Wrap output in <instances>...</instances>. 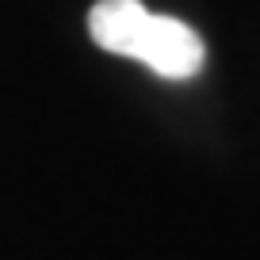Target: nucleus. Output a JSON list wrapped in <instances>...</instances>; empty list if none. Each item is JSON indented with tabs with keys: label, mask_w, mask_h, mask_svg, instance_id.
I'll use <instances>...</instances> for the list:
<instances>
[{
	"label": "nucleus",
	"mask_w": 260,
	"mask_h": 260,
	"mask_svg": "<svg viewBox=\"0 0 260 260\" xmlns=\"http://www.w3.org/2000/svg\"><path fill=\"white\" fill-rule=\"evenodd\" d=\"M88 35L100 50L149 65L165 81H191L203 73V39L172 16H157L142 0H96Z\"/></svg>",
	"instance_id": "obj_1"
}]
</instances>
